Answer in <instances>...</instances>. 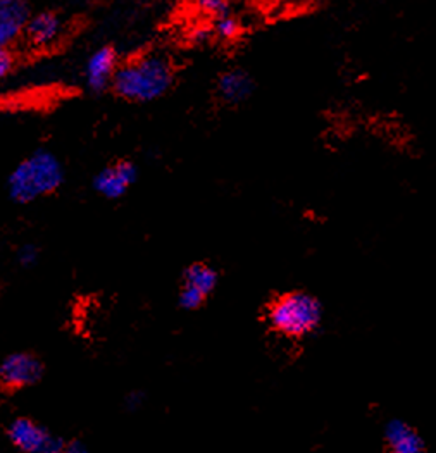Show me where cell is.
Here are the masks:
<instances>
[{
  "mask_svg": "<svg viewBox=\"0 0 436 453\" xmlns=\"http://www.w3.org/2000/svg\"><path fill=\"white\" fill-rule=\"evenodd\" d=\"M197 9L212 21L232 14L230 0H197Z\"/></svg>",
  "mask_w": 436,
  "mask_h": 453,
  "instance_id": "5bb4252c",
  "label": "cell"
},
{
  "mask_svg": "<svg viewBox=\"0 0 436 453\" xmlns=\"http://www.w3.org/2000/svg\"><path fill=\"white\" fill-rule=\"evenodd\" d=\"M212 30H214V36L223 40V42H232L236 40L241 33V23L236 19L233 14L214 19L212 21Z\"/></svg>",
  "mask_w": 436,
  "mask_h": 453,
  "instance_id": "4fadbf2b",
  "label": "cell"
},
{
  "mask_svg": "<svg viewBox=\"0 0 436 453\" xmlns=\"http://www.w3.org/2000/svg\"><path fill=\"white\" fill-rule=\"evenodd\" d=\"M63 453H88V450L81 441H69L65 443Z\"/></svg>",
  "mask_w": 436,
  "mask_h": 453,
  "instance_id": "d6986e66",
  "label": "cell"
},
{
  "mask_svg": "<svg viewBox=\"0 0 436 453\" xmlns=\"http://www.w3.org/2000/svg\"><path fill=\"white\" fill-rule=\"evenodd\" d=\"M218 281H219V274L212 265H209L205 262H194L185 269L181 287L194 288L202 293L203 296H209L216 290Z\"/></svg>",
  "mask_w": 436,
  "mask_h": 453,
  "instance_id": "7c38bea8",
  "label": "cell"
},
{
  "mask_svg": "<svg viewBox=\"0 0 436 453\" xmlns=\"http://www.w3.org/2000/svg\"><path fill=\"white\" fill-rule=\"evenodd\" d=\"M63 447H65V443L61 441V443L56 447V449H52V450H49L47 453H63Z\"/></svg>",
  "mask_w": 436,
  "mask_h": 453,
  "instance_id": "ffe728a7",
  "label": "cell"
},
{
  "mask_svg": "<svg viewBox=\"0 0 436 453\" xmlns=\"http://www.w3.org/2000/svg\"><path fill=\"white\" fill-rule=\"evenodd\" d=\"M214 38V30L212 27H195L190 35H188V42L195 47H203L207 45L210 40Z\"/></svg>",
  "mask_w": 436,
  "mask_h": 453,
  "instance_id": "2e32d148",
  "label": "cell"
},
{
  "mask_svg": "<svg viewBox=\"0 0 436 453\" xmlns=\"http://www.w3.org/2000/svg\"><path fill=\"white\" fill-rule=\"evenodd\" d=\"M66 180L65 164L49 149H36L7 176V196L11 202L28 205L34 200L56 194Z\"/></svg>",
  "mask_w": 436,
  "mask_h": 453,
  "instance_id": "7a4b0ae2",
  "label": "cell"
},
{
  "mask_svg": "<svg viewBox=\"0 0 436 453\" xmlns=\"http://www.w3.org/2000/svg\"><path fill=\"white\" fill-rule=\"evenodd\" d=\"M36 257H38L36 247H34V245H25V247H21V250H19V262H21L23 265H32V264L36 262Z\"/></svg>",
  "mask_w": 436,
  "mask_h": 453,
  "instance_id": "ac0fdd59",
  "label": "cell"
},
{
  "mask_svg": "<svg viewBox=\"0 0 436 453\" xmlns=\"http://www.w3.org/2000/svg\"><path fill=\"white\" fill-rule=\"evenodd\" d=\"M385 445L388 453H426L421 434L401 419H394L385 426Z\"/></svg>",
  "mask_w": 436,
  "mask_h": 453,
  "instance_id": "30bf717a",
  "label": "cell"
},
{
  "mask_svg": "<svg viewBox=\"0 0 436 453\" xmlns=\"http://www.w3.org/2000/svg\"><path fill=\"white\" fill-rule=\"evenodd\" d=\"M43 376V365L38 357L28 352H16L5 357L0 364V383L5 389L34 387Z\"/></svg>",
  "mask_w": 436,
  "mask_h": 453,
  "instance_id": "277c9868",
  "label": "cell"
},
{
  "mask_svg": "<svg viewBox=\"0 0 436 453\" xmlns=\"http://www.w3.org/2000/svg\"><path fill=\"white\" fill-rule=\"evenodd\" d=\"M16 67V59L11 49H0V78L9 76Z\"/></svg>",
  "mask_w": 436,
  "mask_h": 453,
  "instance_id": "e0dca14e",
  "label": "cell"
},
{
  "mask_svg": "<svg viewBox=\"0 0 436 453\" xmlns=\"http://www.w3.org/2000/svg\"><path fill=\"white\" fill-rule=\"evenodd\" d=\"M34 14L30 0H0V49H11L25 36Z\"/></svg>",
  "mask_w": 436,
  "mask_h": 453,
  "instance_id": "ba28073f",
  "label": "cell"
},
{
  "mask_svg": "<svg viewBox=\"0 0 436 453\" xmlns=\"http://www.w3.org/2000/svg\"><path fill=\"white\" fill-rule=\"evenodd\" d=\"M266 319L276 333L297 340L317 329L323 319V307L310 293H283L269 303Z\"/></svg>",
  "mask_w": 436,
  "mask_h": 453,
  "instance_id": "3957f363",
  "label": "cell"
},
{
  "mask_svg": "<svg viewBox=\"0 0 436 453\" xmlns=\"http://www.w3.org/2000/svg\"><path fill=\"white\" fill-rule=\"evenodd\" d=\"M174 83V67L163 54H145L118 67L112 81L116 97L149 104L164 97Z\"/></svg>",
  "mask_w": 436,
  "mask_h": 453,
  "instance_id": "6da1fadb",
  "label": "cell"
},
{
  "mask_svg": "<svg viewBox=\"0 0 436 453\" xmlns=\"http://www.w3.org/2000/svg\"><path fill=\"white\" fill-rule=\"evenodd\" d=\"M138 180V167L134 161H119L105 165L92 181L97 194L107 200H118L130 192Z\"/></svg>",
  "mask_w": 436,
  "mask_h": 453,
  "instance_id": "8992f818",
  "label": "cell"
},
{
  "mask_svg": "<svg viewBox=\"0 0 436 453\" xmlns=\"http://www.w3.org/2000/svg\"><path fill=\"white\" fill-rule=\"evenodd\" d=\"M207 296H203L202 293L194 290V288H188V287H181L180 295H178V302H180V307L185 309V311H197L201 309L205 302Z\"/></svg>",
  "mask_w": 436,
  "mask_h": 453,
  "instance_id": "9a60e30c",
  "label": "cell"
},
{
  "mask_svg": "<svg viewBox=\"0 0 436 453\" xmlns=\"http://www.w3.org/2000/svg\"><path fill=\"white\" fill-rule=\"evenodd\" d=\"M63 30H65V23L59 14L52 11H40V12H34L25 33V38L34 49L43 50L59 42Z\"/></svg>",
  "mask_w": 436,
  "mask_h": 453,
  "instance_id": "9c48e42d",
  "label": "cell"
},
{
  "mask_svg": "<svg viewBox=\"0 0 436 453\" xmlns=\"http://www.w3.org/2000/svg\"><path fill=\"white\" fill-rule=\"evenodd\" d=\"M256 81L243 69H228L218 80V94L226 104L238 105L254 96Z\"/></svg>",
  "mask_w": 436,
  "mask_h": 453,
  "instance_id": "8fae6325",
  "label": "cell"
},
{
  "mask_svg": "<svg viewBox=\"0 0 436 453\" xmlns=\"http://www.w3.org/2000/svg\"><path fill=\"white\" fill-rule=\"evenodd\" d=\"M7 438L12 447L21 453H47L56 449L61 441L28 418H18L7 426Z\"/></svg>",
  "mask_w": 436,
  "mask_h": 453,
  "instance_id": "5b68a950",
  "label": "cell"
},
{
  "mask_svg": "<svg viewBox=\"0 0 436 453\" xmlns=\"http://www.w3.org/2000/svg\"><path fill=\"white\" fill-rule=\"evenodd\" d=\"M118 54L112 47L102 45L96 49L83 65V81L92 94H102L112 88L114 76L118 73Z\"/></svg>",
  "mask_w": 436,
  "mask_h": 453,
  "instance_id": "52a82bcc",
  "label": "cell"
},
{
  "mask_svg": "<svg viewBox=\"0 0 436 453\" xmlns=\"http://www.w3.org/2000/svg\"><path fill=\"white\" fill-rule=\"evenodd\" d=\"M305 4H319V2H323V0H302Z\"/></svg>",
  "mask_w": 436,
  "mask_h": 453,
  "instance_id": "44dd1931",
  "label": "cell"
}]
</instances>
